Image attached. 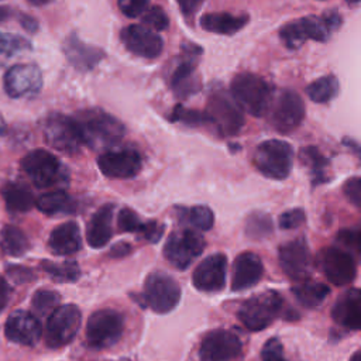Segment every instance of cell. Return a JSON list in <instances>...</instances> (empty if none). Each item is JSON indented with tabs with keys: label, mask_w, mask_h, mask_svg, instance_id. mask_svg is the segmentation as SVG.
Wrapping results in <instances>:
<instances>
[{
	"label": "cell",
	"mask_w": 361,
	"mask_h": 361,
	"mask_svg": "<svg viewBox=\"0 0 361 361\" xmlns=\"http://www.w3.org/2000/svg\"><path fill=\"white\" fill-rule=\"evenodd\" d=\"M279 37L285 47L289 49H298L306 39H309L302 20H295L282 25L279 30Z\"/></svg>",
	"instance_id": "8d00e7d4"
},
{
	"label": "cell",
	"mask_w": 361,
	"mask_h": 361,
	"mask_svg": "<svg viewBox=\"0 0 361 361\" xmlns=\"http://www.w3.org/2000/svg\"><path fill=\"white\" fill-rule=\"evenodd\" d=\"M6 93L13 99L34 97L42 87V73L35 63H16L3 78Z\"/></svg>",
	"instance_id": "4fadbf2b"
},
{
	"label": "cell",
	"mask_w": 361,
	"mask_h": 361,
	"mask_svg": "<svg viewBox=\"0 0 361 361\" xmlns=\"http://www.w3.org/2000/svg\"><path fill=\"white\" fill-rule=\"evenodd\" d=\"M72 117L82 142L94 149L116 145L126 134V127L118 118L97 107L79 110Z\"/></svg>",
	"instance_id": "6da1fadb"
},
{
	"label": "cell",
	"mask_w": 361,
	"mask_h": 361,
	"mask_svg": "<svg viewBox=\"0 0 361 361\" xmlns=\"http://www.w3.org/2000/svg\"><path fill=\"white\" fill-rule=\"evenodd\" d=\"M144 24L151 30H166L169 25V18L166 13L159 6H152L142 14Z\"/></svg>",
	"instance_id": "7bdbcfd3"
},
{
	"label": "cell",
	"mask_w": 361,
	"mask_h": 361,
	"mask_svg": "<svg viewBox=\"0 0 361 361\" xmlns=\"http://www.w3.org/2000/svg\"><path fill=\"white\" fill-rule=\"evenodd\" d=\"M178 216L182 221L190 223L195 228L207 231L213 227L214 223V216L210 207L199 204L193 207H176Z\"/></svg>",
	"instance_id": "d6a6232c"
},
{
	"label": "cell",
	"mask_w": 361,
	"mask_h": 361,
	"mask_svg": "<svg viewBox=\"0 0 361 361\" xmlns=\"http://www.w3.org/2000/svg\"><path fill=\"white\" fill-rule=\"evenodd\" d=\"M130 251H131V245H130L128 243L121 241V243H117L116 245H113V248H111V251H110V255H111V257H124V255H127Z\"/></svg>",
	"instance_id": "f5cc1de1"
},
{
	"label": "cell",
	"mask_w": 361,
	"mask_h": 361,
	"mask_svg": "<svg viewBox=\"0 0 361 361\" xmlns=\"http://www.w3.org/2000/svg\"><path fill=\"white\" fill-rule=\"evenodd\" d=\"M274 230V223L269 214L262 212H254L247 217L245 221V234L250 238H265L268 237Z\"/></svg>",
	"instance_id": "e575fe53"
},
{
	"label": "cell",
	"mask_w": 361,
	"mask_h": 361,
	"mask_svg": "<svg viewBox=\"0 0 361 361\" xmlns=\"http://www.w3.org/2000/svg\"><path fill=\"white\" fill-rule=\"evenodd\" d=\"M8 285L6 282V279L3 276H0V312L6 307L7 302H8Z\"/></svg>",
	"instance_id": "db71d44e"
},
{
	"label": "cell",
	"mask_w": 361,
	"mask_h": 361,
	"mask_svg": "<svg viewBox=\"0 0 361 361\" xmlns=\"http://www.w3.org/2000/svg\"><path fill=\"white\" fill-rule=\"evenodd\" d=\"M278 259L282 271L293 281H306L312 271L309 245L303 238L288 241L279 247Z\"/></svg>",
	"instance_id": "9a60e30c"
},
{
	"label": "cell",
	"mask_w": 361,
	"mask_h": 361,
	"mask_svg": "<svg viewBox=\"0 0 361 361\" xmlns=\"http://www.w3.org/2000/svg\"><path fill=\"white\" fill-rule=\"evenodd\" d=\"M6 337L21 345H34L42 334V327L38 317L27 310L13 312L4 324Z\"/></svg>",
	"instance_id": "ffe728a7"
},
{
	"label": "cell",
	"mask_w": 361,
	"mask_h": 361,
	"mask_svg": "<svg viewBox=\"0 0 361 361\" xmlns=\"http://www.w3.org/2000/svg\"><path fill=\"white\" fill-rule=\"evenodd\" d=\"M117 224H118V228L124 233H138L140 234L142 230L144 221H141V219L138 217V214L134 210L124 207L118 213Z\"/></svg>",
	"instance_id": "b9f144b4"
},
{
	"label": "cell",
	"mask_w": 361,
	"mask_h": 361,
	"mask_svg": "<svg viewBox=\"0 0 361 361\" xmlns=\"http://www.w3.org/2000/svg\"><path fill=\"white\" fill-rule=\"evenodd\" d=\"M120 38L123 45L134 55L154 59L161 55L164 42L162 38L151 28L140 24H131L121 30Z\"/></svg>",
	"instance_id": "e0dca14e"
},
{
	"label": "cell",
	"mask_w": 361,
	"mask_h": 361,
	"mask_svg": "<svg viewBox=\"0 0 361 361\" xmlns=\"http://www.w3.org/2000/svg\"><path fill=\"white\" fill-rule=\"evenodd\" d=\"M319 261L326 278L337 286L353 282L357 275V267L353 255L343 248H323L319 254Z\"/></svg>",
	"instance_id": "2e32d148"
},
{
	"label": "cell",
	"mask_w": 361,
	"mask_h": 361,
	"mask_svg": "<svg viewBox=\"0 0 361 361\" xmlns=\"http://www.w3.org/2000/svg\"><path fill=\"white\" fill-rule=\"evenodd\" d=\"M0 247L7 255L20 257L28 251L30 243L27 235L18 227L7 224L0 233Z\"/></svg>",
	"instance_id": "4dcf8cb0"
},
{
	"label": "cell",
	"mask_w": 361,
	"mask_h": 361,
	"mask_svg": "<svg viewBox=\"0 0 361 361\" xmlns=\"http://www.w3.org/2000/svg\"><path fill=\"white\" fill-rule=\"evenodd\" d=\"M227 271V257L216 252L199 262L195 268L192 281L196 289L202 292H219L224 288Z\"/></svg>",
	"instance_id": "d6986e66"
},
{
	"label": "cell",
	"mask_w": 361,
	"mask_h": 361,
	"mask_svg": "<svg viewBox=\"0 0 361 361\" xmlns=\"http://www.w3.org/2000/svg\"><path fill=\"white\" fill-rule=\"evenodd\" d=\"M48 245L55 255H71L78 252L82 245L79 226L75 221H66L56 226L49 234Z\"/></svg>",
	"instance_id": "cb8c5ba5"
},
{
	"label": "cell",
	"mask_w": 361,
	"mask_h": 361,
	"mask_svg": "<svg viewBox=\"0 0 361 361\" xmlns=\"http://www.w3.org/2000/svg\"><path fill=\"white\" fill-rule=\"evenodd\" d=\"M37 207L39 212L45 214H68L73 213L76 203L65 190H52L41 195L37 202Z\"/></svg>",
	"instance_id": "83f0119b"
},
{
	"label": "cell",
	"mask_w": 361,
	"mask_h": 361,
	"mask_svg": "<svg viewBox=\"0 0 361 361\" xmlns=\"http://www.w3.org/2000/svg\"><path fill=\"white\" fill-rule=\"evenodd\" d=\"M41 267L47 274H49L55 281L59 282H72L76 281L80 275V269L75 261H65L62 264L44 261Z\"/></svg>",
	"instance_id": "d590c367"
},
{
	"label": "cell",
	"mask_w": 361,
	"mask_h": 361,
	"mask_svg": "<svg viewBox=\"0 0 361 361\" xmlns=\"http://www.w3.org/2000/svg\"><path fill=\"white\" fill-rule=\"evenodd\" d=\"M343 192L355 207L361 209V178H350L344 183Z\"/></svg>",
	"instance_id": "7dc6e473"
},
{
	"label": "cell",
	"mask_w": 361,
	"mask_h": 361,
	"mask_svg": "<svg viewBox=\"0 0 361 361\" xmlns=\"http://www.w3.org/2000/svg\"><path fill=\"white\" fill-rule=\"evenodd\" d=\"M306 93L314 103H327L338 93V80L334 75H326L306 87Z\"/></svg>",
	"instance_id": "1f68e13d"
},
{
	"label": "cell",
	"mask_w": 361,
	"mask_h": 361,
	"mask_svg": "<svg viewBox=\"0 0 361 361\" xmlns=\"http://www.w3.org/2000/svg\"><path fill=\"white\" fill-rule=\"evenodd\" d=\"M7 272H8V275H10L17 283H24V282H28V281H31L32 278H35L34 274H32L28 268L18 267V265L7 267Z\"/></svg>",
	"instance_id": "681fc988"
},
{
	"label": "cell",
	"mask_w": 361,
	"mask_h": 361,
	"mask_svg": "<svg viewBox=\"0 0 361 361\" xmlns=\"http://www.w3.org/2000/svg\"><path fill=\"white\" fill-rule=\"evenodd\" d=\"M113 212L114 206L111 203H107L99 207L97 212L92 216L86 230V240L90 247L102 248L111 238Z\"/></svg>",
	"instance_id": "d4e9b609"
},
{
	"label": "cell",
	"mask_w": 361,
	"mask_h": 361,
	"mask_svg": "<svg viewBox=\"0 0 361 361\" xmlns=\"http://www.w3.org/2000/svg\"><path fill=\"white\" fill-rule=\"evenodd\" d=\"M62 51L66 61L80 72L93 69L104 58V51L102 48L85 44L75 32L65 38Z\"/></svg>",
	"instance_id": "44dd1931"
},
{
	"label": "cell",
	"mask_w": 361,
	"mask_h": 361,
	"mask_svg": "<svg viewBox=\"0 0 361 361\" xmlns=\"http://www.w3.org/2000/svg\"><path fill=\"white\" fill-rule=\"evenodd\" d=\"M293 296L305 307H316L324 302L330 289L327 285L314 281H302L292 288Z\"/></svg>",
	"instance_id": "f1b7e54d"
},
{
	"label": "cell",
	"mask_w": 361,
	"mask_h": 361,
	"mask_svg": "<svg viewBox=\"0 0 361 361\" xmlns=\"http://www.w3.org/2000/svg\"><path fill=\"white\" fill-rule=\"evenodd\" d=\"M358 1H361V0H347V3H348V4H357Z\"/></svg>",
	"instance_id": "680465c9"
},
{
	"label": "cell",
	"mask_w": 361,
	"mask_h": 361,
	"mask_svg": "<svg viewBox=\"0 0 361 361\" xmlns=\"http://www.w3.org/2000/svg\"><path fill=\"white\" fill-rule=\"evenodd\" d=\"M305 117V103L303 99L290 89H283L271 110V124L272 127L282 133L289 134L295 131L303 121Z\"/></svg>",
	"instance_id": "7c38bea8"
},
{
	"label": "cell",
	"mask_w": 361,
	"mask_h": 361,
	"mask_svg": "<svg viewBox=\"0 0 361 361\" xmlns=\"http://www.w3.org/2000/svg\"><path fill=\"white\" fill-rule=\"evenodd\" d=\"M61 302V296L55 290L39 289L32 298V310L35 316H49Z\"/></svg>",
	"instance_id": "74e56055"
},
{
	"label": "cell",
	"mask_w": 361,
	"mask_h": 361,
	"mask_svg": "<svg viewBox=\"0 0 361 361\" xmlns=\"http://www.w3.org/2000/svg\"><path fill=\"white\" fill-rule=\"evenodd\" d=\"M279 227L283 230H292L305 223V212L302 209H292L288 212H283L279 216Z\"/></svg>",
	"instance_id": "f6af8a7d"
},
{
	"label": "cell",
	"mask_w": 361,
	"mask_h": 361,
	"mask_svg": "<svg viewBox=\"0 0 361 361\" xmlns=\"http://www.w3.org/2000/svg\"><path fill=\"white\" fill-rule=\"evenodd\" d=\"M32 48L31 42L17 34L0 32V54L6 56H14L20 52L30 51Z\"/></svg>",
	"instance_id": "f35d334b"
},
{
	"label": "cell",
	"mask_w": 361,
	"mask_h": 361,
	"mask_svg": "<svg viewBox=\"0 0 361 361\" xmlns=\"http://www.w3.org/2000/svg\"><path fill=\"white\" fill-rule=\"evenodd\" d=\"M149 0H118V8L121 13L130 18L140 17L145 13Z\"/></svg>",
	"instance_id": "bcb514c9"
},
{
	"label": "cell",
	"mask_w": 361,
	"mask_h": 361,
	"mask_svg": "<svg viewBox=\"0 0 361 361\" xmlns=\"http://www.w3.org/2000/svg\"><path fill=\"white\" fill-rule=\"evenodd\" d=\"M200 27L209 32L231 35L240 31L247 23V16H234L230 13H206L200 17Z\"/></svg>",
	"instance_id": "484cf974"
},
{
	"label": "cell",
	"mask_w": 361,
	"mask_h": 361,
	"mask_svg": "<svg viewBox=\"0 0 361 361\" xmlns=\"http://www.w3.org/2000/svg\"><path fill=\"white\" fill-rule=\"evenodd\" d=\"M300 159L303 165L310 169L313 176V185L323 183L327 180L326 168L329 166V159H326L322 152L314 147H306L300 151Z\"/></svg>",
	"instance_id": "836d02e7"
},
{
	"label": "cell",
	"mask_w": 361,
	"mask_h": 361,
	"mask_svg": "<svg viewBox=\"0 0 361 361\" xmlns=\"http://www.w3.org/2000/svg\"><path fill=\"white\" fill-rule=\"evenodd\" d=\"M331 316L334 322L350 330L361 329V289L353 288L345 290L336 300Z\"/></svg>",
	"instance_id": "603a6c76"
},
{
	"label": "cell",
	"mask_w": 361,
	"mask_h": 361,
	"mask_svg": "<svg viewBox=\"0 0 361 361\" xmlns=\"http://www.w3.org/2000/svg\"><path fill=\"white\" fill-rule=\"evenodd\" d=\"M171 118H172L173 121H182L183 124L190 126V127L203 126V124L210 123L206 113L197 111V110H189V109H185V107H182V106H176V107H175V110H173Z\"/></svg>",
	"instance_id": "60d3db41"
},
{
	"label": "cell",
	"mask_w": 361,
	"mask_h": 361,
	"mask_svg": "<svg viewBox=\"0 0 361 361\" xmlns=\"http://www.w3.org/2000/svg\"><path fill=\"white\" fill-rule=\"evenodd\" d=\"M18 23L21 24V27L25 30V31H28V32H31V34H34V32H37L38 31V21L34 18V17H31L30 14H20L18 16Z\"/></svg>",
	"instance_id": "816d5d0a"
},
{
	"label": "cell",
	"mask_w": 361,
	"mask_h": 361,
	"mask_svg": "<svg viewBox=\"0 0 361 361\" xmlns=\"http://www.w3.org/2000/svg\"><path fill=\"white\" fill-rule=\"evenodd\" d=\"M82 313L73 303L59 305L47 320L45 343L51 348H59L69 344L79 331Z\"/></svg>",
	"instance_id": "8992f818"
},
{
	"label": "cell",
	"mask_w": 361,
	"mask_h": 361,
	"mask_svg": "<svg viewBox=\"0 0 361 361\" xmlns=\"http://www.w3.org/2000/svg\"><path fill=\"white\" fill-rule=\"evenodd\" d=\"M179 8L185 17H192L202 6L204 0H176Z\"/></svg>",
	"instance_id": "f907efd6"
},
{
	"label": "cell",
	"mask_w": 361,
	"mask_h": 361,
	"mask_svg": "<svg viewBox=\"0 0 361 361\" xmlns=\"http://www.w3.org/2000/svg\"><path fill=\"white\" fill-rule=\"evenodd\" d=\"M21 168L30 180L39 189L62 188L69 182V173L61 161L49 151L38 148L21 159Z\"/></svg>",
	"instance_id": "3957f363"
},
{
	"label": "cell",
	"mask_w": 361,
	"mask_h": 361,
	"mask_svg": "<svg viewBox=\"0 0 361 361\" xmlns=\"http://www.w3.org/2000/svg\"><path fill=\"white\" fill-rule=\"evenodd\" d=\"M206 114L223 135H235L244 126V116L233 96L223 90L212 93L207 100Z\"/></svg>",
	"instance_id": "ba28073f"
},
{
	"label": "cell",
	"mask_w": 361,
	"mask_h": 361,
	"mask_svg": "<svg viewBox=\"0 0 361 361\" xmlns=\"http://www.w3.org/2000/svg\"><path fill=\"white\" fill-rule=\"evenodd\" d=\"M350 361H361V350H358V351H355L353 355H351V358H350Z\"/></svg>",
	"instance_id": "6f0895ef"
},
{
	"label": "cell",
	"mask_w": 361,
	"mask_h": 361,
	"mask_svg": "<svg viewBox=\"0 0 361 361\" xmlns=\"http://www.w3.org/2000/svg\"><path fill=\"white\" fill-rule=\"evenodd\" d=\"M1 196L6 207L13 213L28 212L35 203L32 192L25 185L17 182H7L1 188Z\"/></svg>",
	"instance_id": "4316f807"
},
{
	"label": "cell",
	"mask_w": 361,
	"mask_h": 361,
	"mask_svg": "<svg viewBox=\"0 0 361 361\" xmlns=\"http://www.w3.org/2000/svg\"><path fill=\"white\" fill-rule=\"evenodd\" d=\"M193 69H195L193 59L188 58L182 61L173 71L171 85L179 97H188L189 94L195 93L199 89V85L193 78Z\"/></svg>",
	"instance_id": "f546056e"
},
{
	"label": "cell",
	"mask_w": 361,
	"mask_h": 361,
	"mask_svg": "<svg viewBox=\"0 0 361 361\" xmlns=\"http://www.w3.org/2000/svg\"><path fill=\"white\" fill-rule=\"evenodd\" d=\"M11 16V8L7 6H0V24L7 21Z\"/></svg>",
	"instance_id": "11a10c76"
},
{
	"label": "cell",
	"mask_w": 361,
	"mask_h": 361,
	"mask_svg": "<svg viewBox=\"0 0 361 361\" xmlns=\"http://www.w3.org/2000/svg\"><path fill=\"white\" fill-rule=\"evenodd\" d=\"M262 361H286L283 355V345L278 337H271L262 347Z\"/></svg>",
	"instance_id": "ee69618b"
},
{
	"label": "cell",
	"mask_w": 361,
	"mask_h": 361,
	"mask_svg": "<svg viewBox=\"0 0 361 361\" xmlns=\"http://www.w3.org/2000/svg\"><path fill=\"white\" fill-rule=\"evenodd\" d=\"M240 338L230 330L214 329L200 343V361H233L241 354Z\"/></svg>",
	"instance_id": "5bb4252c"
},
{
	"label": "cell",
	"mask_w": 361,
	"mask_h": 361,
	"mask_svg": "<svg viewBox=\"0 0 361 361\" xmlns=\"http://www.w3.org/2000/svg\"><path fill=\"white\" fill-rule=\"evenodd\" d=\"M45 141L56 151L63 154H75L83 145L73 117L61 113H52L45 117L42 126Z\"/></svg>",
	"instance_id": "30bf717a"
},
{
	"label": "cell",
	"mask_w": 361,
	"mask_h": 361,
	"mask_svg": "<svg viewBox=\"0 0 361 361\" xmlns=\"http://www.w3.org/2000/svg\"><path fill=\"white\" fill-rule=\"evenodd\" d=\"M231 96L241 110L262 117L272 104V89L258 75L241 72L231 80Z\"/></svg>",
	"instance_id": "7a4b0ae2"
},
{
	"label": "cell",
	"mask_w": 361,
	"mask_h": 361,
	"mask_svg": "<svg viewBox=\"0 0 361 361\" xmlns=\"http://www.w3.org/2000/svg\"><path fill=\"white\" fill-rule=\"evenodd\" d=\"M31 4H34V6H37V7H41V6H47V4H49L51 1H54V0H28Z\"/></svg>",
	"instance_id": "9f6ffc18"
},
{
	"label": "cell",
	"mask_w": 361,
	"mask_h": 361,
	"mask_svg": "<svg viewBox=\"0 0 361 361\" xmlns=\"http://www.w3.org/2000/svg\"><path fill=\"white\" fill-rule=\"evenodd\" d=\"M282 307L283 300L278 292H261L243 302L238 309V319L248 330L259 331L279 316Z\"/></svg>",
	"instance_id": "277c9868"
},
{
	"label": "cell",
	"mask_w": 361,
	"mask_h": 361,
	"mask_svg": "<svg viewBox=\"0 0 361 361\" xmlns=\"http://www.w3.org/2000/svg\"><path fill=\"white\" fill-rule=\"evenodd\" d=\"M162 233H164V226L162 224H158L157 221L151 220V221H145L144 226H142V230H141V235L151 241V243H157L161 237H162Z\"/></svg>",
	"instance_id": "c3c4849f"
},
{
	"label": "cell",
	"mask_w": 361,
	"mask_h": 361,
	"mask_svg": "<svg viewBox=\"0 0 361 361\" xmlns=\"http://www.w3.org/2000/svg\"><path fill=\"white\" fill-rule=\"evenodd\" d=\"M204 248V238L193 230L172 233L164 247L165 258L178 269H186Z\"/></svg>",
	"instance_id": "8fae6325"
},
{
	"label": "cell",
	"mask_w": 361,
	"mask_h": 361,
	"mask_svg": "<svg viewBox=\"0 0 361 361\" xmlns=\"http://www.w3.org/2000/svg\"><path fill=\"white\" fill-rule=\"evenodd\" d=\"M264 274V265L261 258L254 252H243L237 255L233 264L231 289L234 292L248 289L254 286Z\"/></svg>",
	"instance_id": "7402d4cb"
},
{
	"label": "cell",
	"mask_w": 361,
	"mask_h": 361,
	"mask_svg": "<svg viewBox=\"0 0 361 361\" xmlns=\"http://www.w3.org/2000/svg\"><path fill=\"white\" fill-rule=\"evenodd\" d=\"M124 331L123 316L113 309L94 312L86 324V340L90 347L103 350L114 345Z\"/></svg>",
	"instance_id": "52a82bcc"
},
{
	"label": "cell",
	"mask_w": 361,
	"mask_h": 361,
	"mask_svg": "<svg viewBox=\"0 0 361 361\" xmlns=\"http://www.w3.org/2000/svg\"><path fill=\"white\" fill-rule=\"evenodd\" d=\"M293 164L292 147L281 140L262 141L254 152L255 168L267 178L285 179Z\"/></svg>",
	"instance_id": "5b68a950"
},
{
	"label": "cell",
	"mask_w": 361,
	"mask_h": 361,
	"mask_svg": "<svg viewBox=\"0 0 361 361\" xmlns=\"http://www.w3.org/2000/svg\"><path fill=\"white\" fill-rule=\"evenodd\" d=\"M336 241L348 252L355 254L361 259V227H351L340 230Z\"/></svg>",
	"instance_id": "ab89813d"
},
{
	"label": "cell",
	"mask_w": 361,
	"mask_h": 361,
	"mask_svg": "<svg viewBox=\"0 0 361 361\" xmlns=\"http://www.w3.org/2000/svg\"><path fill=\"white\" fill-rule=\"evenodd\" d=\"M144 302L157 313L171 312L180 299L179 283L168 274L151 272L144 283Z\"/></svg>",
	"instance_id": "9c48e42d"
},
{
	"label": "cell",
	"mask_w": 361,
	"mask_h": 361,
	"mask_svg": "<svg viewBox=\"0 0 361 361\" xmlns=\"http://www.w3.org/2000/svg\"><path fill=\"white\" fill-rule=\"evenodd\" d=\"M99 169L103 175L113 179H128L141 169V157L134 149L106 151L97 158Z\"/></svg>",
	"instance_id": "ac0fdd59"
}]
</instances>
